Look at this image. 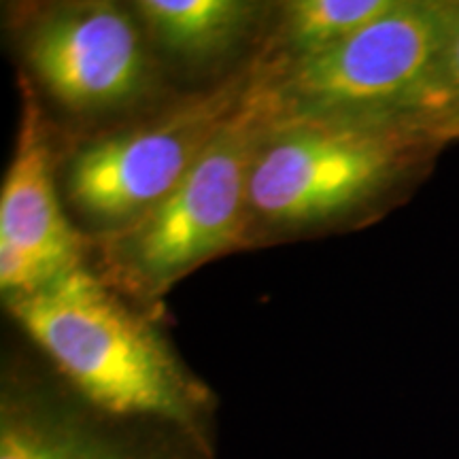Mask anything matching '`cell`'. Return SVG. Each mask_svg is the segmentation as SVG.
Returning <instances> with one entry per match:
<instances>
[{"label": "cell", "mask_w": 459, "mask_h": 459, "mask_svg": "<svg viewBox=\"0 0 459 459\" xmlns=\"http://www.w3.org/2000/svg\"><path fill=\"white\" fill-rule=\"evenodd\" d=\"M285 115L279 79H251L237 111L179 186L108 238V262L126 287L145 296L164 294L209 257L240 243L251 170Z\"/></svg>", "instance_id": "6da1fadb"}, {"label": "cell", "mask_w": 459, "mask_h": 459, "mask_svg": "<svg viewBox=\"0 0 459 459\" xmlns=\"http://www.w3.org/2000/svg\"><path fill=\"white\" fill-rule=\"evenodd\" d=\"M7 307L91 404L186 423L194 392L158 332L88 268L77 266Z\"/></svg>", "instance_id": "7a4b0ae2"}, {"label": "cell", "mask_w": 459, "mask_h": 459, "mask_svg": "<svg viewBox=\"0 0 459 459\" xmlns=\"http://www.w3.org/2000/svg\"><path fill=\"white\" fill-rule=\"evenodd\" d=\"M453 4L395 0L387 13L319 54L296 57L279 79L290 115L459 113L446 77Z\"/></svg>", "instance_id": "3957f363"}, {"label": "cell", "mask_w": 459, "mask_h": 459, "mask_svg": "<svg viewBox=\"0 0 459 459\" xmlns=\"http://www.w3.org/2000/svg\"><path fill=\"white\" fill-rule=\"evenodd\" d=\"M434 122L387 115H290L264 143L249 179V213L307 226L349 213L400 170Z\"/></svg>", "instance_id": "277c9868"}, {"label": "cell", "mask_w": 459, "mask_h": 459, "mask_svg": "<svg viewBox=\"0 0 459 459\" xmlns=\"http://www.w3.org/2000/svg\"><path fill=\"white\" fill-rule=\"evenodd\" d=\"M249 83L237 77L152 122L85 143L68 166V196L96 221L124 226L136 220L179 186Z\"/></svg>", "instance_id": "5b68a950"}, {"label": "cell", "mask_w": 459, "mask_h": 459, "mask_svg": "<svg viewBox=\"0 0 459 459\" xmlns=\"http://www.w3.org/2000/svg\"><path fill=\"white\" fill-rule=\"evenodd\" d=\"M26 54L51 96L77 113L128 105L149 82L139 28L111 3L54 9L28 34Z\"/></svg>", "instance_id": "8992f818"}, {"label": "cell", "mask_w": 459, "mask_h": 459, "mask_svg": "<svg viewBox=\"0 0 459 459\" xmlns=\"http://www.w3.org/2000/svg\"><path fill=\"white\" fill-rule=\"evenodd\" d=\"M22 122L0 192V287L4 298L32 294L82 266V237L56 196L43 111L22 82Z\"/></svg>", "instance_id": "52a82bcc"}, {"label": "cell", "mask_w": 459, "mask_h": 459, "mask_svg": "<svg viewBox=\"0 0 459 459\" xmlns=\"http://www.w3.org/2000/svg\"><path fill=\"white\" fill-rule=\"evenodd\" d=\"M136 9L160 45L186 57L230 49L255 15L243 0H141Z\"/></svg>", "instance_id": "ba28073f"}, {"label": "cell", "mask_w": 459, "mask_h": 459, "mask_svg": "<svg viewBox=\"0 0 459 459\" xmlns=\"http://www.w3.org/2000/svg\"><path fill=\"white\" fill-rule=\"evenodd\" d=\"M395 0H296L285 4V37L296 57L334 48L387 13Z\"/></svg>", "instance_id": "9c48e42d"}, {"label": "cell", "mask_w": 459, "mask_h": 459, "mask_svg": "<svg viewBox=\"0 0 459 459\" xmlns=\"http://www.w3.org/2000/svg\"><path fill=\"white\" fill-rule=\"evenodd\" d=\"M43 459H126L88 436L51 423Z\"/></svg>", "instance_id": "30bf717a"}, {"label": "cell", "mask_w": 459, "mask_h": 459, "mask_svg": "<svg viewBox=\"0 0 459 459\" xmlns=\"http://www.w3.org/2000/svg\"><path fill=\"white\" fill-rule=\"evenodd\" d=\"M446 77L459 105V4H453L449 41H446Z\"/></svg>", "instance_id": "8fae6325"}]
</instances>
